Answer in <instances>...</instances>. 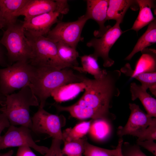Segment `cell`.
Wrapping results in <instances>:
<instances>
[{
	"mask_svg": "<svg viewBox=\"0 0 156 156\" xmlns=\"http://www.w3.org/2000/svg\"><path fill=\"white\" fill-rule=\"evenodd\" d=\"M121 75L119 70H106L99 79H91L84 76L82 82L85 86V92L76 103L88 118L107 119L112 115L109 109L113 98L120 94L117 84Z\"/></svg>",
	"mask_w": 156,
	"mask_h": 156,
	"instance_id": "cell-1",
	"label": "cell"
},
{
	"mask_svg": "<svg viewBox=\"0 0 156 156\" xmlns=\"http://www.w3.org/2000/svg\"><path fill=\"white\" fill-rule=\"evenodd\" d=\"M33 66L29 87L38 98L40 108H44L47 100L55 89L66 84L82 82L84 76L75 73L69 68L59 69L49 66Z\"/></svg>",
	"mask_w": 156,
	"mask_h": 156,
	"instance_id": "cell-2",
	"label": "cell"
},
{
	"mask_svg": "<svg viewBox=\"0 0 156 156\" xmlns=\"http://www.w3.org/2000/svg\"><path fill=\"white\" fill-rule=\"evenodd\" d=\"M5 97L0 110L6 116L10 125L24 126L31 129L32 122L30 114V107L39 106V101L31 88L26 86L18 92Z\"/></svg>",
	"mask_w": 156,
	"mask_h": 156,
	"instance_id": "cell-3",
	"label": "cell"
},
{
	"mask_svg": "<svg viewBox=\"0 0 156 156\" xmlns=\"http://www.w3.org/2000/svg\"><path fill=\"white\" fill-rule=\"evenodd\" d=\"M7 27L0 43L6 48L9 60L11 63L29 62L32 56V47L25 35L22 23H16Z\"/></svg>",
	"mask_w": 156,
	"mask_h": 156,
	"instance_id": "cell-4",
	"label": "cell"
},
{
	"mask_svg": "<svg viewBox=\"0 0 156 156\" xmlns=\"http://www.w3.org/2000/svg\"><path fill=\"white\" fill-rule=\"evenodd\" d=\"M34 67L28 62L18 61L0 69V94L6 96L30 86Z\"/></svg>",
	"mask_w": 156,
	"mask_h": 156,
	"instance_id": "cell-5",
	"label": "cell"
},
{
	"mask_svg": "<svg viewBox=\"0 0 156 156\" xmlns=\"http://www.w3.org/2000/svg\"><path fill=\"white\" fill-rule=\"evenodd\" d=\"M27 38L32 47V56L29 62L31 65L49 66L59 69L71 68L60 59L56 42L45 36Z\"/></svg>",
	"mask_w": 156,
	"mask_h": 156,
	"instance_id": "cell-6",
	"label": "cell"
},
{
	"mask_svg": "<svg viewBox=\"0 0 156 156\" xmlns=\"http://www.w3.org/2000/svg\"><path fill=\"white\" fill-rule=\"evenodd\" d=\"M88 20L85 14L75 21H59L55 27L49 31L46 37L56 43L61 42L76 49L78 43L83 40L81 33Z\"/></svg>",
	"mask_w": 156,
	"mask_h": 156,
	"instance_id": "cell-7",
	"label": "cell"
},
{
	"mask_svg": "<svg viewBox=\"0 0 156 156\" xmlns=\"http://www.w3.org/2000/svg\"><path fill=\"white\" fill-rule=\"evenodd\" d=\"M31 130L24 126L10 125L5 133L0 137V150L15 147L28 146L44 155L49 148L38 145L33 139Z\"/></svg>",
	"mask_w": 156,
	"mask_h": 156,
	"instance_id": "cell-8",
	"label": "cell"
},
{
	"mask_svg": "<svg viewBox=\"0 0 156 156\" xmlns=\"http://www.w3.org/2000/svg\"><path fill=\"white\" fill-rule=\"evenodd\" d=\"M121 23L116 21L100 38H93L87 43V46L94 49V52L92 55L97 60L99 57L102 58L105 67H110L114 64V61L109 56V53L112 46L124 32L120 27Z\"/></svg>",
	"mask_w": 156,
	"mask_h": 156,
	"instance_id": "cell-9",
	"label": "cell"
},
{
	"mask_svg": "<svg viewBox=\"0 0 156 156\" xmlns=\"http://www.w3.org/2000/svg\"><path fill=\"white\" fill-rule=\"evenodd\" d=\"M31 131L36 133L46 134L53 139L63 141L62 128L64 125V119L62 116L51 114L44 108L39 107L37 112L31 118Z\"/></svg>",
	"mask_w": 156,
	"mask_h": 156,
	"instance_id": "cell-10",
	"label": "cell"
},
{
	"mask_svg": "<svg viewBox=\"0 0 156 156\" xmlns=\"http://www.w3.org/2000/svg\"><path fill=\"white\" fill-rule=\"evenodd\" d=\"M69 11L67 0H28L25 5L15 15L17 18L24 16V20L43 14L57 11L62 14Z\"/></svg>",
	"mask_w": 156,
	"mask_h": 156,
	"instance_id": "cell-11",
	"label": "cell"
},
{
	"mask_svg": "<svg viewBox=\"0 0 156 156\" xmlns=\"http://www.w3.org/2000/svg\"><path fill=\"white\" fill-rule=\"evenodd\" d=\"M131 113L128 120L124 127L118 128L117 134L122 138L129 135L138 138L151 123L153 118L145 113L139 106L134 103H129Z\"/></svg>",
	"mask_w": 156,
	"mask_h": 156,
	"instance_id": "cell-12",
	"label": "cell"
},
{
	"mask_svg": "<svg viewBox=\"0 0 156 156\" xmlns=\"http://www.w3.org/2000/svg\"><path fill=\"white\" fill-rule=\"evenodd\" d=\"M60 14L57 11L51 12L24 20L22 23L26 37L35 38L47 35L52 26L59 21Z\"/></svg>",
	"mask_w": 156,
	"mask_h": 156,
	"instance_id": "cell-13",
	"label": "cell"
},
{
	"mask_svg": "<svg viewBox=\"0 0 156 156\" xmlns=\"http://www.w3.org/2000/svg\"><path fill=\"white\" fill-rule=\"evenodd\" d=\"M87 9L85 14L89 19L95 21L99 26L98 30H95L94 35L96 38L101 37L111 26H105L109 0H86Z\"/></svg>",
	"mask_w": 156,
	"mask_h": 156,
	"instance_id": "cell-14",
	"label": "cell"
},
{
	"mask_svg": "<svg viewBox=\"0 0 156 156\" xmlns=\"http://www.w3.org/2000/svg\"><path fill=\"white\" fill-rule=\"evenodd\" d=\"M142 55L133 70L129 63L121 68L120 72L132 78L134 76L144 72H154L156 70V50L146 48L141 51Z\"/></svg>",
	"mask_w": 156,
	"mask_h": 156,
	"instance_id": "cell-15",
	"label": "cell"
},
{
	"mask_svg": "<svg viewBox=\"0 0 156 156\" xmlns=\"http://www.w3.org/2000/svg\"><path fill=\"white\" fill-rule=\"evenodd\" d=\"M136 5L138 6L136 0H109L107 20H114L122 23L128 9L130 7L132 10H137Z\"/></svg>",
	"mask_w": 156,
	"mask_h": 156,
	"instance_id": "cell-16",
	"label": "cell"
},
{
	"mask_svg": "<svg viewBox=\"0 0 156 156\" xmlns=\"http://www.w3.org/2000/svg\"><path fill=\"white\" fill-rule=\"evenodd\" d=\"M131 99L134 101L138 98L147 112V114L152 118L156 117V100L151 96L141 85L135 82L130 84Z\"/></svg>",
	"mask_w": 156,
	"mask_h": 156,
	"instance_id": "cell-17",
	"label": "cell"
},
{
	"mask_svg": "<svg viewBox=\"0 0 156 156\" xmlns=\"http://www.w3.org/2000/svg\"><path fill=\"white\" fill-rule=\"evenodd\" d=\"M140 9L138 16L132 27L127 31L133 30L138 32L140 30L154 20L151 9L155 8V1L136 0Z\"/></svg>",
	"mask_w": 156,
	"mask_h": 156,
	"instance_id": "cell-18",
	"label": "cell"
},
{
	"mask_svg": "<svg viewBox=\"0 0 156 156\" xmlns=\"http://www.w3.org/2000/svg\"><path fill=\"white\" fill-rule=\"evenodd\" d=\"M28 0H0V13L5 27L16 23L15 14L27 3Z\"/></svg>",
	"mask_w": 156,
	"mask_h": 156,
	"instance_id": "cell-19",
	"label": "cell"
},
{
	"mask_svg": "<svg viewBox=\"0 0 156 156\" xmlns=\"http://www.w3.org/2000/svg\"><path fill=\"white\" fill-rule=\"evenodd\" d=\"M83 82L71 83L58 87L51 93L52 96L56 102H61L72 99L85 90Z\"/></svg>",
	"mask_w": 156,
	"mask_h": 156,
	"instance_id": "cell-20",
	"label": "cell"
},
{
	"mask_svg": "<svg viewBox=\"0 0 156 156\" xmlns=\"http://www.w3.org/2000/svg\"><path fill=\"white\" fill-rule=\"evenodd\" d=\"M156 42V20L155 19L148 25L145 33L139 38L132 51L125 58L129 60L137 53L141 51Z\"/></svg>",
	"mask_w": 156,
	"mask_h": 156,
	"instance_id": "cell-21",
	"label": "cell"
},
{
	"mask_svg": "<svg viewBox=\"0 0 156 156\" xmlns=\"http://www.w3.org/2000/svg\"><path fill=\"white\" fill-rule=\"evenodd\" d=\"M57 44L58 54L60 60L75 70L79 65L77 58L79 54L76 49L61 42H57Z\"/></svg>",
	"mask_w": 156,
	"mask_h": 156,
	"instance_id": "cell-22",
	"label": "cell"
},
{
	"mask_svg": "<svg viewBox=\"0 0 156 156\" xmlns=\"http://www.w3.org/2000/svg\"><path fill=\"white\" fill-rule=\"evenodd\" d=\"M91 121H84L73 128H68L62 131L63 141L69 142L83 138L88 133Z\"/></svg>",
	"mask_w": 156,
	"mask_h": 156,
	"instance_id": "cell-23",
	"label": "cell"
},
{
	"mask_svg": "<svg viewBox=\"0 0 156 156\" xmlns=\"http://www.w3.org/2000/svg\"><path fill=\"white\" fill-rule=\"evenodd\" d=\"M82 67V73H88L93 76L94 79H98L101 77L106 71L99 67L97 60L92 54L84 55L80 57Z\"/></svg>",
	"mask_w": 156,
	"mask_h": 156,
	"instance_id": "cell-24",
	"label": "cell"
},
{
	"mask_svg": "<svg viewBox=\"0 0 156 156\" xmlns=\"http://www.w3.org/2000/svg\"><path fill=\"white\" fill-rule=\"evenodd\" d=\"M87 140L83 138L69 142H64L62 149V156H82L84 151L85 144Z\"/></svg>",
	"mask_w": 156,
	"mask_h": 156,
	"instance_id": "cell-25",
	"label": "cell"
},
{
	"mask_svg": "<svg viewBox=\"0 0 156 156\" xmlns=\"http://www.w3.org/2000/svg\"><path fill=\"white\" fill-rule=\"evenodd\" d=\"M132 78L136 79L146 90L149 88L151 93L156 96V72H144L137 74Z\"/></svg>",
	"mask_w": 156,
	"mask_h": 156,
	"instance_id": "cell-26",
	"label": "cell"
},
{
	"mask_svg": "<svg viewBox=\"0 0 156 156\" xmlns=\"http://www.w3.org/2000/svg\"><path fill=\"white\" fill-rule=\"evenodd\" d=\"M116 152V148L110 150L99 147L90 144L87 140L83 154L85 156H115Z\"/></svg>",
	"mask_w": 156,
	"mask_h": 156,
	"instance_id": "cell-27",
	"label": "cell"
},
{
	"mask_svg": "<svg viewBox=\"0 0 156 156\" xmlns=\"http://www.w3.org/2000/svg\"><path fill=\"white\" fill-rule=\"evenodd\" d=\"M91 123L88 133L96 139L102 140L106 137L107 133L106 119H99Z\"/></svg>",
	"mask_w": 156,
	"mask_h": 156,
	"instance_id": "cell-28",
	"label": "cell"
},
{
	"mask_svg": "<svg viewBox=\"0 0 156 156\" xmlns=\"http://www.w3.org/2000/svg\"><path fill=\"white\" fill-rule=\"evenodd\" d=\"M121 150L123 156H147L137 144L131 145L129 143H124L122 144Z\"/></svg>",
	"mask_w": 156,
	"mask_h": 156,
	"instance_id": "cell-29",
	"label": "cell"
},
{
	"mask_svg": "<svg viewBox=\"0 0 156 156\" xmlns=\"http://www.w3.org/2000/svg\"><path fill=\"white\" fill-rule=\"evenodd\" d=\"M156 139V119L153 118L152 121L138 138L137 141L154 140Z\"/></svg>",
	"mask_w": 156,
	"mask_h": 156,
	"instance_id": "cell-30",
	"label": "cell"
},
{
	"mask_svg": "<svg viewBox=\"0 0 156 156\" xmlns=\"http://www.w3.org/2000/svg\"><path fill=\"white\" fill-rule=\"evenodd\" d=\"M62 141L61 140L53 139L51 146L44 156H62L61 148Z\"/></svg>",
	"mask_w": 156,
	"mask_h": 156,
	"instance_id": "cell-31",
	"label": "cell"
},
{
	"mask_svg": "<svg viewBox=\"0 0 156 156\" xmlns=\"http://www.w3.org/2000/svg\"><path fill=\"white\" fill-rule=\"evenodd\" d=\"M137 144L138 146L146 149L154 156H156V144L153 140L137 141Z\"/></svg>",
	"mask_w": 156,
	"mask_h": 156,
	"instance_id": "cell-32",
	"label": "cell"
},
{
	"mask_svg": "<svg viewBox=\"0 0 156 156\" xmlns=\"http://www.w3.org/2000/svg\"><path fill=\"white\" fill-rule=\"evenodd\" d=\"M28 146L18 147L16 156H37Z\"/></svg>",
	"mask_w": 156,
	"mask_h": 156,
	"instance_id": "cell-33",
	"label": "cell"
},
{
	"mask_svg": "<svg viewBox=\"0 0 156 156\" xmlns=\"http://www.w3.org/2000/svg\"><path fill=\"white\" fill-rule=\"evenodd\" d=\"M10 124L5 115L1 112L0 114V137L3 131L5 128H8Z\"/></svg>",
	"mask_w": 156,
	"mask_h": 156,
	"instance_id": "cell-34",
	"label": "cell"
},
{
	"mask_svg": "<svg viewBox=\"0 0 156 156\" xmlns=\"http://www.w3.org/2000/svg\"><path fill=\"white\" fill-rule=\"evenodd\" d=\"M123 143V139L122 138H121L119 139L117 146L116 148V152L115 156H123L121 150V147Z\"/></svg>",
	"mask_w": 156,
	"mask_h": 156,
	"instance_id": "cell-35",
	"label": "cell"
},
{
	"mask_svg": "<svg viewBox=\"0 0 156 156\" xmlns=\"http://www.w3.org/2000/svg\"><path fill=\"white\" fill-rule=\"evenodd\" d=\"M1 45L0 43V65L6 66V64L5 63V60L4 53Z\"/></svg>",
	"mask_w": 156,
	"mask_h": 156,
	"instance_id": "cell-36",
	"label": "cell"
},
{
	"mask_svg": "<svg viewBox=\"0 0 156 156\" xmlns=\"http://www.w3.org/2000/svg\"><path fill=\"white\" fill-rule=\"evenodd\" d=\"M13 153L14 151L11 150L4 153H0V156H12Z\"/></svg>",
	"mask_w": 156,
	"mask_h": 156,
	"instance_id": "cell-37",
	"label": "cell"
},
{
	"mask_svg": "<svg viewBox=\"0 0 156 156\" xmlns=\"http://www.w3.org/2000/svg\"><path fill=\"white\" fill-rule=\"evenodd\" d=\"M5 27L4 21L2 18L0 13V29Z\"/></svg>",
	"mask_w": 156,
	"mask_h": 156,
	"instance_id": "cell-38",
	"label": "cell"
},
{
	"mask_svg": "<svg viewBox=\"0 0 156 156\" xmlns=\"http://www.w3.org/2000/svg\"><path fill=\"white\" fill-rule=\"evenodd\" d=\"M5 96L0 94V105L2 106L5 100Z\"/></svg>",
	"mask_w": 156,
	"mask_h": 156,
	"instance_id": "cell-39",
	"label": "cell"
},
{
	"mask_svg": "<svg viewBox=\"0 0 156 156\" xmlns=\"http://www.w3.org/2000/svg\"><path fill=\"white\" fill-rule=\"evenodd\" d=\"M1 112V110H0V114L1 113H0Z\"/></svg>",
	"mask_w": 156,
	"mask_h": 156,
	"instance_id": "cell-40",
	"label": "cell"
}]
</instances>
